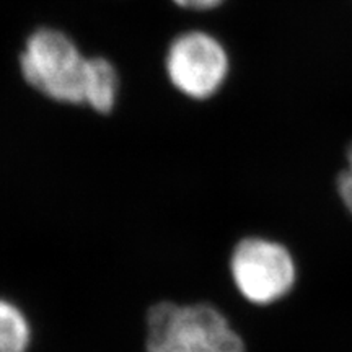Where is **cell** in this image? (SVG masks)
Wrapping results in <instances>:
<instances>
[{
  "instance_id": "cell-1",
  "label": "cell",
  "mask_w": 352,
  "mask_h": 352,
  "mask_svg": "<svg viewBox=\"0 0 352 352\" xmlns=\"http://www.w3.org/2000/svg\"><path fill=\"white\" fill-rule=\"evenodd\" d=\"M147 352H245L227 316L209 303L160 302L147 314Z\"/></svg>"
},
{
  "instance_id": "cell-2",
  "label": "cell",
  "mask_w": 352,
  "mask_h": 352,
  "mask_svg": "<svg viewBox=\"0 0 352 352\" xmlns=\"http://www.w3.org/2000/svg\"><path fill=\"white\" fill-rule=\"evenodd\" d=\"M88 57L72 38L54 28H39L20 54L25 82L57 103L82 104Z\"/></svg>"
},
{
  "instance_id": "cell-3",
  "label": "cell",
  "mask_w": 352,
  "mask_h": 352,
  "mask_svg": "<svg viewBox=\"0 0 352 352\" xmlns=\"http://www.w3.org/2000/svg\"><path fill=\"white\" fill-rule=\"evenodd\" d=\"M230 274L245 300L263 307L289 296L297 280V266L284 245L246 236L233 248Z\"/></svg>"
},
{
  "instance_id": "cell-4",
  "label": "cell",
  "mask_w": 352,
  "mask_h": 352,
  "mask_svg": "<svg viewBox=\"0 0 352 352\" xmlns=\"http://www.w3.org/2000/svg\"><path fill=\"white\" fill-rule=\"evenodd\" d=\"M165 70L171 85L191 100H209L223 87L230 59L223 44L212 34L191 30L170 43Z\"/></svg>"
},
{
  "instance_id": "cell-5",
  "label": "cell",
  "mask_w": 352,
  "mask_h": 352,
  "mask_svg": "<svg viewBox=\"0 0 352 352\" xmlns=\"http://www.w3.org/2000/svg\"><path fill=\"white\" fill-rule=\"evenodd\" d=\"M118 91L120 77L114 65L104 57H88L82 104L100 114H108L116 107Z\"/></svg>"
},
{
  "instance_id": "cell-6",
  "label": "cell",
  "mask_w": 352,
  "mask_h": 352,
  "mask_svg": "<svg viewBox=\"0 0 352 352\" xmlns=\"http://www.w3.org/2000/svg\"><path fill=\"white\" fill-rule=\"evenodd\" d=\"M32 327L23 311L7 298H0V352H26Z\"/></svg>"
},
{
  "instance_id": "cell-7",
  "label": "cell",
  "mask_w": 352,
  "mask_h": 352,
  "mask_svg": "<svg viewBox=\"0 0 352 352\" xmlns=\"http://www.w3.org/2000/svg\"><path fill=\"white\" fill-rule=\"evenodd\" d=\"M338 191H340L342 204L352 214V168L346 166V170L340 175V178H338Z\"/></svg>"
},
{
  "instance_id": "cell-8",
  "label": "cell",
  "mask_w": 352,
  "mask_h": 352,
  "mask_svg": "<svg viewBox=\"0 0 352 352\" xmlns=\"http://www.w3.org/2000/svg\"><path fill=\"white\" fill-rule=\"evenodd\" d=\"M178 7L186 8V10H195V12H206L212 10L222 6L226 0H173Z\"/></svg>"
},
{
  "instance_id": "cell-9",
  "label": "cell",
  "mask_w": 352,
  "mask_h": 352,
  "mask_svg": "<svg viewBox=\"0 0 352 352\" xmlns=\"http://www.w3.org/2000/svg\"><path fill=\"white\" fill-rule=\"evenodd\" d=\"M346 160H347V168H352V142H351V145H349V148H347Z\"/></svg>"
}]
</instances>
